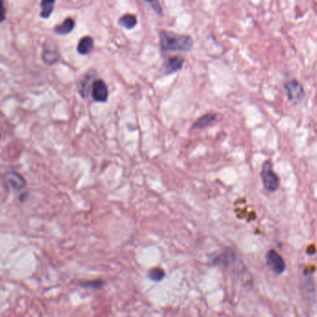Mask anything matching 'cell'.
Instances as JSON below:
<instances>
[{
    "label": "cell",
    "instance_id": "7",
    "mask_svg": "<svg viewBox=\"0 0 317 317\" xmlns=\"http://www.w3.org/2000/svg\"><path fill=\"white\" fill-rule=\"evenodd\" d=\"M185 64V59L181 56H173L166 60L163 64V72L165 74H172L180 71Z\"/></svg>",
    "mask_w": 317,
    "mask_h": 317
},
{
    "label": "cell",
    "instance_id": "1",
    "mask_svg": "<svg viewBox=\"0 0 317 317\" xmlns=\"http://www.w3.org/2000/svg\"><path fill=\"white\" fill-rule=\"evenodd\" d=\"M160 44L165 52H189L194 41L188 34L173 33L170 31L160 32Z\"/></svg>",
    "mask_w": 317,
    "mask_h": 317
},
{
    "label": "cell",
    "instance_id": "18",
    "mask_svg": "<svg viewBox=\"0 0 317 317\" xmlns=\"http://www.w3.org/2000/svg\"><path fill=\"white\" fill-rule=\"evenodd\" d=\"M6 20V8L4 6V2L0 0V24Z\"/></svg>",
    "mask_w": 317,
    "mask_h": 317
},
{
    "label": "cell",
    "instance_id": "8",
    "mask_svg": "<svg viewBox=\"0 0 317 317\" xmlns=\"http://www.w3.org/2000/svg\"><path fill=\"white\" fill-rule=\"evenodd\" d=\"M235 260H236L235 251L232 248H227L215 258L214 264L223 265L224 267H228L229 265L234 264Z\"/></svg>",
    "mask_w": 317,
    "mask_h": 317
},
{
    "label": "cell",
    "instance_id": "10",
    "mask_svg": "<svg viewBox=\"0 0 317 317\" xmlns=\"http://www.w3.org/2000/svg\"><path fill=\"white\" fill-rule=\"evenodd\" d=\"M75 26V22L72 18L65 19L60 24L54 27V32L59 36H65L71 33Z\"/></svg>",
    "mask_w": 317,
    "mask_h": 317
},
{
    "label": "cell",
    "instance_id": "16",
    "mask_svg": "<svg viewBox=\"0 0 317 317\" xmlns=\"http://www.w3.org/2000/svg\"><path fill=\"white\" fill-rule=\"evenodd\" d=\"M105 282L102 280H94V281H87V282H80L79 284L85 288L90 290H99L103 286Z\"/></svg>",
    "mask_w": 317,
    "mask_h": 317
},
{
    "label": "cell",
    "instance_id": "13",
    "mask_svg": "<svg viewBox=\"0 0 317 317\" xmlns=\"http://www.w3.org/2000/svg\"><path fill=\"white\" fill-rule=\"evenodd\" d=\"M119 24L124 28L131 30L136 26L137 24V18L134 14H124L119 19Z\"/></svg>",
    "mask_w": 317,
    "mask_h": 317
},
{
    "label": "cell",
    "instance_id": "5",
    "mask_svg": "<svg viewBox=\"0 0 317 317\" xmlns=\"http://www.w3.org/2000/svg\"><path fill=\"white\" fill-rule=\"evenodd\" d=\"M266 264L267 266L277 274H281L285 272V260L281 257L279 252L275 250H271L267 252Z\"/></svg>",
    "mask_w": 317,
    "mask_h": 317
},
{
    "label": "cell",
    "instance_id": "6",
    "mask_svg": "<svg viewBox=\"0 0 317 317\" xmlns=\"http://www.w3.org/2000/svg\"><path fill=\"white\" fill-rule=\"evenodd\" d=\"M91 95L94 100L97 102H106L109 96L107 85L102 80H95L92 84Z\"/></svg>",
    "mask_w": 317,
    "mask_h": 317
},
{
    "label": "cell",
    "instance_id": "4",
    "mask_svg": "<svg viewBox=\"0 0 317 317\" xmlns=\"http://www.w3.org/2000/svg\"><path fill=\"white\" fill-rule=\"evenodd\" d=\"M3 182L8 189L13 191H20L26 185L24 177L19 174V172L9 170L3 175Z\"/></svg>",
    "mask_w": 317,
    "mask_h": 317
},
{
    "label": "cell",
    "instance_id": "15",
    "mask_svg": "<svg viewBox=\"0 0 317 317\" xmlns=\"http://www.w3.org/2000/svg\"><path fill=\"white\" fill-rule=\"evenodd\" d=\"M149 278L150 280L155 281V282L162 281V279L165 278V272L161 268H154V269L149 271Z\"/></svg>",
    "mask_w": 317,
    "mask_h": 317
},
{
    "label": "cell",
    "instance_id": "9",
    "mask_svg": "<svg viewBox=\"0 0 317 317\" xmlns=\"http://www.w3.org/2000/svg\"><path fill=\"white\" fill-rule=\"evenodd\" d=\"M93 48H94V40L89 36H85L79 40L76 50L79 54L87 55L92 52Z\"/></svg>",
    "mask_w": 317,
    "mask_h": 317
},
{
    "label": "cell",
    "instance_id": "3",
    "mask_svg": "<svg viewBox=\"0 0 317 317\" xmlns=\"http://www.w3.org/2000/svg\"><path fill=\"white\" fill-rule=\"evenodd\" d=\"M283 86H284L287 98L293 104H297L305 98V88L298 80H289L284 83Z\"/></svg>",
    "mask_w": 317,
    "mask_h": 317
},
{
    "label": "cell",
    "instance_id": "14",
    "mask_svg": "<svg viewBox=\"0 0 317 317\" xmlns=\"http://www.w3.org/2000/svg\"><path fill=\"white\" fill-rule=\"evenodd\" d=\"M55 1L53 0H44L41 2V12L40 16L41 18L46 19L51 15L53 10H54V6H55Z\"/></svg>",
    "mask_w": 317,
    "mask_h": 317
},
{
    "label": "cell",
    "instance_id": "12",
    "mask_svg": "<svg viewBox=\"0 0 317 317\" xmlns=\"http://www.w3.org/2000/svg\"><path fill=\"white\" fill-rule=\"evenodd\" d=\"M216 119V114H205L203 116H201L200 118L198 119L193 125L194 128H203L207 126L211 125L214 120Z\"/></svg>",
    "mask_w": 317,
    "mask_h": 317
},
{
    "label": "cell",
    "instance_id": "17",
    "mask_svg": "<svg viewBox=\"0 0 317 317\" xmlns=\"http://www.w3.org/2000/svg\"><path fill=\"white\" fill-rule=\"evenodd\" d=\"M147 3H149L150 5V7L153 8V10L155 12L156 14H162V8L161 4L158 2V1H147Z\"/></svg>",
    "mask_w": 317,
    "mask_h": 317
},
{
    "label": "cell",
    "instance_id": "11",
    "mask_svg": "<svg viewBox=\"0 0 317 317\" xmlns=\"http://www.w3.org/2000/svg\"><path fill=\"white\" fill-rule=\"evenodd\" d=\"M42 60L47 66H54L59 60V53L55 50L45 48L42 52Z\"/></svg>",
    "mask_w": 317,
    "mask_h": 317
},
{
    "label": "cell",
    "instance_id": "19",
    "mask_svg": "<svg viewBox=\"0 0 317 317\" xmlns=\"http://www.w3.org/2000/svg\"><path fill=\"white\" fill-rule=\"evenodd\" d=\"M0 137H1V134H0Z\"/></svg>",
    "mask_w": 317,
    "mask_h": 317
},
{
    "label": "cell",
    "instance_id": "2",
    "mask_svg": "<svg viewBox=\"0 0 317 317\" xmlns=\"http://www.w3.org/2000/svg\"><path fill=\"white\" fill-rule=\"evenodd\" d=\"M261 178L265 189L268 192H276L280 186V178L274 170L272 162L270 160L264 162L261 170Z\"/></svg>",
    "mask_w": 317,
    "mask_h": 317
}]
</instances>
